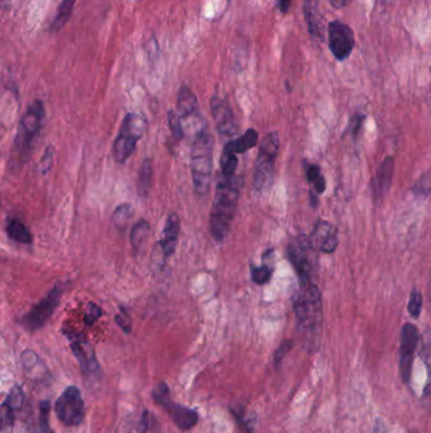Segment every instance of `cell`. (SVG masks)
I'll use <instances>...</instances> for the list:
<instances>
[{"instance_id": "cell-1", "label": "cell", "mask_w": 431, "mask_h": 433, "mask_svg": "<svg viewBox=\"0 0 431 433\" xmlns=\"http://www.w3.org/2000/svg\"><path fill=\"white\" fill-rule=\"evenodd\" d=\"M293 312L298 327L308 346H317L322 327V292L315 281L298 283V293L293 297Z\"/></svg>"}, {"instance_id": "cell-2", "label": "cell", "mask_w": 431, "mask_h": 433, "mask_svg": "<svg viewBox=\"0 0 431 433\" xmlns=\"http://www.w3.org/2000/svg\"><path fill=\"white\" fill-rule=\"evenodd\" d=\"M242 186L243 179L237 175L223 177L217 186L210 213V233L219 244L224 241L231 231Z\"/></svg>"}, {"instance_id": "cell-3", "label": "cell", "mask_w": 431, "mask_h": 433, "mask_svg": "<svg viewBox=\"0 0 431 433\" xmlns=\"http://www.w3.org/2000/svg\"><path fill=\"white\" fill-rule=\"evenodd\" d=\"M214 137L207 126L198 131L191 146V177L195 194L205 196L210 189L213 172Z\"/></svg>"}, {"instance_id": "cell-4", "label": "cell", "mask_w": 431, "mask_h": 433, "mask_svg": "<svg viewBox=\"0 0 431 433\" xmlns=\"http://www.w3.org/2000/svg\"><path fill=\"white\" fill-rule=\"evenodd\" d=\"M279 137L277 132H269L263 138L255 160L253 186L257 191L265 193L272 186L274 180V164L279 156Z\"/></svg>"}, {"instance_id": "cell-5", "label": "cell", "mask_w": 431, "mask_h": 433, "mask_svg": "<svg viewBox=\"0 0 431 433\" xmlns=\"http://www.w3.org/2000/svg\"><path fill=\"white\" fill-rule=\"evenodd\" d=\"M44 122V105L41 100H35L30 104L25 114L20 118L18 132L14 141V148L19 159H25L31 153L33 142L41 132Z\"/></svg>"}, {"instance_id": "cell-6", "label": "cell", "mask_w": 431, "mask_h": 433, "mask_svg": "<svg viewBox=\"0 0 431 433\" xmlns=\"http://www.w3.org/2000/svg\"><path fill=\"white\" fill-rule=\"evenodd\" d=\"M146 129L147 121L145 117L137 113H128L124 117L113 146V156L118 164L126 162L132 156Z\"/></svg>"}, {"instance_id": "cell-7", "label": "cell", "mask_w": 431, "mask_h": 433, "mask_svg": "<svg viewBox=\"0 0 431 433\" xmlns=\"http://www.w3.org/2000/svg\"><path fill=\"white\" fill-rule=\"evenodd\" d=\"M314 250L311 239L306 235H298L287 246V259L296 271L298 283L314 280Z\"/></svg>"}, {"instance_id": "cell-8", "label": "cell", "mask_w": 431, "mask_h": 433, "mask_svg": "<svg viewBox=\"0 0 431 433\" xmlns=\"http://www.w3.org/2000/svg\"><path fill=\"white\" fill-rule=\"evenodd\" d=\"M152 397L154 402L171 415L172 421L175 422V425L181 431H190L191 428H194L198 425L199 422L198 412L172 402L170 397V389L166 383H161L154 388Z\"/></svg>"}, {"instance_id": "cell-9", "label": "cell", "mask_w": 431, "mask_h": 433, "mask_svg": "<svg viewBox=\"0 0 431 433\" xmlns=\"http://www.w3.org/2000/svg\"><path fill=\"white\" fill-rule=\"evenodd\" d=\"M57 418L67 427H78L85 420V404L76 386H68L55 403Z\"/></svg>"}, {"instance_id": "cell-10", "label": "cell", "mask_w": 431, "mask_h": 433, "mask_svg": "<svg viewBox=\"0 0 431 433\" xmlns=\"http://www.w3.org/2000/svg\"><path fill=\"white\" fill-rule=\"evenodd\" d=\"M62 293H63L62 284H57L38 304L35 305L31 311L22 318V324L25 330L30 332L40 330L55 313L60 304Z\"/></svg>"}, {"instance_id": "cell-11", "label": "cell", "mask_w": 431, "mask_h": 433, "mask_svg": "<svg viewBox=\"0 0 431 433\" xmlns=\"http://www.w3.org/2000/svg\"><path fill=\"white\" fill-rule=\"evenodd\" d=\"M65 335L70 340L71 350H73V355L76 356V359L79 360L80 367H81L84 376L90 380H97L100 378V367L97 364L92 346L90 342L86 340L85 336L73 332V331L65 332Z\"/></svg>"}, {"instance_id": "cell-12", "label": "cell", "mask_w": 431, "mask_h": 433, "mask_svg": "<svg viewBox=\"0 0 431 433\" xmlns=\"http://www.w3.org/2000/svg\"><path fill=\"white\" fill-rule=\"evenodd\" d=\"M177 116L180 117L183 129L190 131L194 127L195 134L207 126L201 114L198 99L188 86L183 85L177 97Z\"/></svg>"}, {"instance_id": "cell-13", "label": "cell", "mask_w": 431, "mask_h": 433, "mask_svg": "<svg viewBox=\"0 0 431 433\" xmlns=\"http://www.w3.org/2000/svg\"><path fill=\"white\" fill-rule=\"evenodd\" d=\"M419 330L413 324H405L401 330L400 338V375L402 381L407 384L411 379L413 356L420 342Z\"/></svg>"}, {"instance_id": "cell-14", "label": "cell", "mask_w": 431, "mask_h": 433, "mask_svg": "<svg viewBox=\"0 0 431 433\" xmlns=\"http://www.w3.org/2000/svg\"><path fill=\"white\" fill-rule=\"evenodd\" d=\"M329 49L338 61H344L354 49V32L349 25L333 20L328 27Z\"/></svg>"}, {"instance_id": "cell-15", "label": "cell", "mask_w": 431, "mask_h": 433, "mask_svg": "<svg viewBox=\"0 0 431 433\" xmlns=\"http://www.w3.org/2000/svg\"><path fill=\"white\" fill-rule=\"evenodd\" d=\"M394 174H395V159L392 156H387L377 167L376 172L370 180V193L376 204L382 203L383 199L389 194L394 180Z\"/></svg>"}, {"instance_id": "cell-16", "label": "cell", "mask_w": 431, "mask_h": 433, "mask_svg": "<svg viewBox=\"0 0 431 433\" xmlns=\"http://www.w3.org/2000/svg\"><path fill=\"white\" fill-rule=\"evenodd\" d=\"M212 113H213L214 122L217 126L220 136L233 137L238 134V123L231 109V104L225 99L215 95L210 102Z\"/></svg>"}, {"instance_id": "cell-17", "label": "cell", "mask_w": 431, "mask_h": 433, "mask_svg": "<svg viewBox=\"0 0 431 433\" xmlns=\"http://www.w3.org/2000/svg\"><path fill=\"white\" fill-rule=\"evenodd\" d=\"M310 239H311V244L316 251H319L322 254H327V255L334 254L338 249V244H339L338 230L334 225H332L328 220H316Z\"/></svg>"}, {"instance_id": "cell-18", "label": "cell", "mask_w": 431, "mask_h": 433, "mask_svg": "<svg viewBox=\"0 0 431 433\" xmlns=\"http://www.w3.org/2000/svg\"><path fill=\"white\" fill-rule=\"evenodd\" d=\"M178 235H180V218L176 213L170 214L166 220L161 238V250L166 259H170L175 254L178 242Z\"/></svg>"}, {"instance_id": "cell-19", "label": "cell", "mask_w": 431, "mask_h": 433, "mask_svg": "<svg viewBox=\"0 0 431 433\" xmlns=\"http://www.w3.org/2000/svg\"><path fill=\"white\" fill-rule=\"evenodd\" d=\"M274 271V250L268 249L262 255L261 266H250V278L257 285H265L271 280Z\"/></svg>"}, {"instance_id": "cell-20", "label": "cell", "mask_w": 431, "mask_h": 433, "mask_svg": "<svg viewBox=\"0 0 431 433\" xmlns=\"http://www.w3.org/2000/svg\"><path fill=\"white\" fill-rule=\"evenodd\" d=\"M304 13L310 35L315 38H322V19L316 0H305Z\"/></svg>"}, {"instance_id": "cell-21", "label": "cell", "mask_w": 431, "mask_h": 433, "mask_svg": "<svg viewBox=\"0 0 431 433\" xmlns=\"http://www.w3.org/2000/svg\"><path fill=\"white\" fill-rule=\"evenodd\" d=\"M20 360L23 364V369L31 379H43L49 376L47 369L43 365L42 360L37 356L36 352L31 350H25V352L20 356Z\"/></svg>"}, {"instance_id": "cell-22", "label": "cell", "mask_w": 431, "mask_h": 433, "mask_svg": "<svg viewBox=\"0 0 431 433\" xmlns=\"http://www.w3.org/2000/svg\"><path fill=\"white\" fill-rule=\"evenodd\" d=\"M305 175L306 180L311 185V189L315 191L317 196H322L327 190V180L324 177L320 166L311 164L309 161H304Z\"/></svg>"}, {"instance_id": "cell-23", "label": "cell", "mask_w": 431, "mask_h": 433, "mask_svg": "<svg viewBox=\"0 0 431 433\" xmlns=\"http://www.w3.org/2000/svg\"><path fill=\"white\" fill-rule=\"evenodd\" d=\"M258 143V132L253 129H249L244 132L243 136L228 142L225 147L234 153H244L253 148Z\"/></svg>"}, {"instance_id": "cell-24", "label": "cell", "mask_w": 431, "mask_h": 433, "mask_svg": "<svg viewBox=\"0 0 431 433\" xmlns=\"http://www.w3.org/2000/svg\"><path fill=\"white\" fill-rule=\"evenodd\" d=\"M153 166L151 159H146L140 165L137 179V191L140 198H147L152 186Z\"/></svg>"}, {"instance_id": "cell-25", "label": "cell", "mask_w": 431, "mask_h": 433, "mask_svg": "<svg viewBox=\"0 0 431 433\" xmlns=\"http://www.w3.org/2000/svg\"><path fill=\"white\" fill-rule=\"evenodd\" d=\"M151 232V226L150 223L145 220H140L132 227V232H130V244L134 252L137 254L138 251L146 244L147 239L150 237Z\"/></svg>"}, {"instance_id": "cell-26", "label": "cell", "mask_w": 431, "mask_h": 433, "mask_svg": "<svg viewBox=\"0 0 431 433\" xmlns=\"http://www.w3.org/2000/svg\"><path fill=\"white\" fill-rule=\"evenodd\" d=\"M420 342H421V359L425 364L426 370H427V384L425 388V396L431 397V330H426L423 336L420 337Z\"/></svg>"}, {"instance_id": "cell-27", "label": "cell", "mask_w": 431, "mask_h": 433, "mask_svg": "<svg viewBox=\"0 0 431 433\" xmlns=\"http://www.w3.org/2000/svg\"><path fill=\"white\" fill-rule=\"evenodd\" d=\"M6 233L13 241L18 244H32V235L28 228L18 220H11L6 225Z\"/></svg>"}, {"instance_id": "cell-28", "label": "cell", "mask_w": 431, "mask_h": 433, "mask_svg": "<svg viewBox=\"0 0 431 433\" xmlns=\"http://www.w3.org/2000/svg\"><path fill=\"white\" fill-rule=\"evenodd\" d=\"M134 210L130 204H121L116 207L111 220H113V225L118 228V230H127L132 218H133Z\"/></svg>"}, {"instance_id": "cell-29", "label": "cell", "mask_w": 431, "mask_h": 433, "mask_svg": "<svg viewBox=\"0 0 431 433\" xmlns=\"http://www.w3.org/2000/svg\"><path fill=\"white\" fill-rule=\"evenodd\" d=\"M76 0H62L61 6L59 8V12L56 14L55 20L51 25L52 31H60L66 25L68 19L73 14V6Z\"/></svg>"}, {"instance_id": "cell-30", "label": "cell", "mask_w": 431, "mask_h": 433, "mask_svg": "<svg viewBox=\"0 0 431 433\" xmlns=\"http://www.w3.org/2000/svg\"><path fill=\"white\" fill-rule=\"evenodd\" d=\"M238 158L237 153H233L229 148L224 147L221 158H220V169L223 172V177H233L237 170Z\"/></svg>"}, {"instance_id": "cell-31", "label": "cell", "mask_w": 431, "mask_h": 433, "mask_svg": "<svg viewBox=\"0 0 431 433\" xmlns=\"http://www.w3.org/2000/svg\"><path fill=\"white\" fill-rule=\"evenodd\" d=\"M413 196L427 198L431 196V169L420 175L419 179L413 183L411 188Z\"/></svg>"}, {"instance_id": "cell-32", "label": "cell", "mask_w": 431, "mask_h": 433, "mask_svg": "<svg viewBox=\"0 0 431 433\" xmlns=\"http://www.w3.org/2000/svg\"><path fill=\"white\" fill-rule=\"evenodd\" d=\"M25 399V391L20 386L16 385V386H13L12 391L8 394V397L3 404H6L9 408H12L14 412H18L23 407Z\"/></svg>"}, {"instance_id": "cell-33", "label": "cell", "mask_w": 431, "mask_h": 433, "mask_svg": "<svg viewBox=\"0 0 431 433\" xmlns=\"http://www.w3.org/2000/svg\"><path fill=\"white\" fill-rule=\"evenodd\" d=\"M423 304H424L423 294L418 289H413V292L410 294L407 309H408V313L413 319H418L420 317V314L423 312Z\"/></svg>"}, {"instance_id": "cell-34", "label": "cell", "mask_w": 431, "mask_h": 433, "mask_svg": "<svg viewBox=\"0 0 431 433\" xmlns=\"http://www.w3.org/2000/svg\"><path fill=\"white\" fill-rule=\"evenodd\" d=\"M365 114L363 113H356L354 116L351 117L348 126H346V132L344 136H349L352 137L353 140H357L358 138L359 132L362 129V126L365 123Z\"/></svg>"}, {"instance_id": "cell-35", "label": "cell", "mask_w": 431, "mask_h": 433, "mask_svg": "<svg viewBox=\"0 0 431 433\" xmlns=\"http://www.w3.org/2000/svg\"><path fill=\"white\" fill-rule=\"evenodd\" d=\"M49 409L51 404L47 401L40 404V429L41 433H54L49 426Z\"/></svg>"}, {"instance_id": "cell-36", "label": "cell", "mask_w": 431, "mask_h": 433, "mask_svg": "<svg viewBox=\"0 0 431 433\" xmlns=\"http://www.w3.org/2000/svg\"><path fill=\"white\" fill-rule=\"evenodd\" d=\"M169 124H170L172 137L176 141L181 140L185 134V129H183V123H181L180 117L177 116L176 112L169 113Z\"/></svg>"}, {"instance_id": "cell-37", "label": "cell", "mask_w": 431, "mask_h": 433, "mask_svg": "<svg viewBox=\"0 0 431 433\" xmlns=\"http://www.w3.org/2000/svg\"><path fill=\"white\" fill-rule=\"evenodd\" d=\"M231 413L234 415L242 433H253V428H252L250 422L245 418V412H244L243 408L238 409V410L237 409H231Z\"/></svg>"}, {"instance_id": "cell-38", "label": "cell", "mask_w": 431, "mask_h": 433, "mask_svg": "<svg viewBox=\"0 0 431 433\" xmlns=\"http://www.w3.org/2000/svg\"><path fill=\"white\" fill-rule=\"evenodd\" d=\"M148 426H150V415L147 410H143L138 421L135 422L133 426H130L126 433H147Z\"/></svg>"}, {"instance_id": "cell-39", "label": "cell", "mask_w": 431, "mask_h": 433, "mask_svg": "<svg viewBox=\"0 0 431 433\" xmlns=\"http://www.w3.org/2000/svg\"><path fill=\"white\" fill-rule=\"evenodd\" d=\"M102 314H103V311H102V308L99 307V305L94 304V303H90V304L87 305V309H86L85 318H84V321H85L86 326H92V324L97 322L99 318L102 317Z\"/></svg>"}, {"instance_id": "cell-40", "label": "cell", "mask_w": 431, "mask_h": 433, "mask_svg": "<svg viewBox=\"0 0 431 433\" xmlns=\"http://www.w3.org/2000/svg\"><path fill=\"white\" fill-rule=\"evenodd\" d=\"M292 346H293V341L292 340H286V341L282 342L279 345V348L274 352V364L276 365L281 364V361L284 360L286 355L291 351Z\"/></svg>"}, {"instance_id": "cell-41", "label": "cell", "mask_w": 431, "mask_h": 433, "mask_svg": "<svg viewBox=\"0 0 431 433\" xmlns=\"http://www.w3.org/2000/svg\"><path fill=\"white\" fill-rule=\"evenodd\" d=\"M116 322L126 333H130V332H132L130 318H129L127 312L124 311V309H121L119 314H116Z\"/></svg>"}, {"instance_id": "cell-42", "label": "cell", "mask_w": 431, "mask_h": 433, "mask_svg": "<svg viewBox=\"0 0 431 433\" xmlns=\"http://www.w3.org/2000/svg\"><path fill=\"white\" fill-rule=\"evenodd\" d=\"M52 160H54V148H52V147H49V148L46 150L44 155H43L41 162H40V170H41L42 174H46V172L51 169Z\"/></svg>"}, {"instance_id": "cell-43", "label": "cell", "mask_w": 431, "mask_h": 433, "mask_svg": "<svg viewBox=\"0 0 431 433\" xmlns=\"http://www.w3.org/2000/svg\"><path fill=\"white\" fill-rule=\"evenodd\" d=\"M309 201L310 206L314 208V209H316L317 206H319V196L312 189H310L309 191Z\"/></svg>"}, {"instance_id": "cell-44", "label": "cell", "mask_w": 431, "mask_h": 433, "mask_svg": "<svg viewBox=\"0 0 431 433\" xmlns=\"http://www.w3.org/2000/svg\"><path fill=\"white\" fill-rule=\"evenodd\" d=\"M292 0H279V11L282 13L289 12V9H290V6H291Z\"/></svg>"}, {"instance_id": "cell-45", "label": "cell", "mask_w": 431, "mask_h": 433, "mask_svg": "<svg viewBox=\"0 0 431 433\" xmlns=\"http://www.w3.org/2000/svg\"><path fill=\"white\" fill-rule=\"evenodd\" d=\"M332 6H335L336 9H341L344 6H348L351 3V0H330Z\"/></svg>"}, {"instance_id": "cell-46", "label": "cell", "mask_w": 431, "mask_h": 433, "mask_svg": "<svg viewBox=\"0 0 431 433\" xmlns=\"http://www.w3.org/2000/svg\"><path fill=\"white\" fill-rule=\"evenodd\" d=\"M370 433H386V426H384V423H382V421L377 422L376 426H375V428L372 429V432Z\"/></svg>"}, {"instance_id": "cell-47", "label": "cell", "mask_w": 431, "mask_h": 433, "mask_svg": "<svg viewBox=\"0 0 431 433\" xmlns=\"http://www.w3.org/2000/svg\"><path fill=\"white\" fill-rule=\"evenodd\" d=\"M429 290L431 292V273H430V281H429Z\"/></svg>"}, {"instance_id": "cell-48", "label": "cell", "mask_w": 431, "mask_h": 433, "mask_svg": "<svg viewBox=\"0 0 431 433\" xmlns=\"http://www.w3.org/2000/svg\"><path fill=\"white\" fill-rule=\"evenodd\" d=\"M430 73H431V69H430Z\"/></svg>"}]
</instances>
